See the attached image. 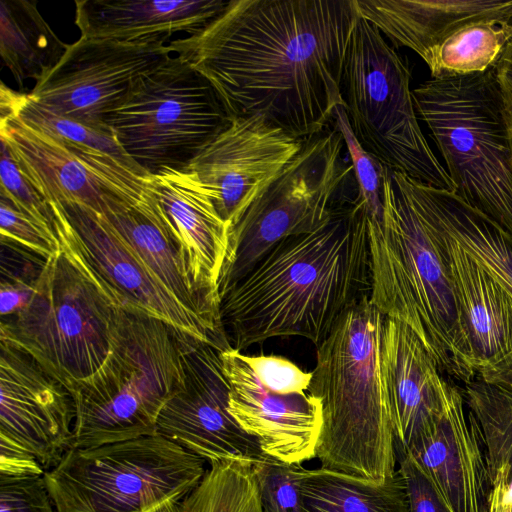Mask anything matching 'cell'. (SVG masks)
Instances as JSON below:
<instances>
[{
	"mask_svg": "<svg viewBox=\"0 0 512 512\" xmlns=\"http://www.w3.org/2000/svg\"><path fill=\"white\" fill-rule=\"evenodd\" d=\"M512 38V23L478 21L444 40L424 60L432 78L485 72L494 67Z\"/></svg>",
	"mask_w": 512,
	"mask_h": 512,
	"instance_id": "obj_31",
	"label": "cell"
},
{
	"mask_svg": "<svg viewBox=\"0 0 512 512\" xmlns=\"http://www.w3.org/2000/svg\"><path fill=\"white\" fill-rule=\"evenodd\" d=\"M0 512H57L44 475H0Z\"/></svg>",
	"mask_w": 512,
	"mask_h": 512,
	"instance_id": "obj_37",
	"label": "cell"
},
{
	"mask_svg": "<svg viewBox=\"0 0 512 512\" xmlns=\"http://www.w3.org/2000/svg\"><path fill=\"white\" fill-rule=\"evenodd\" d=\"M0 91V121L12 117H17L28 99V93L23 94L16 92L11 88L7 87L3 82L1 83Z\"/></svg>",
	"mask_w": 512,
	"mask_h": 512,
	"instance_id": "obj_43",
	"label": "cell"
},
{
	"mask_svg": "<svg viewBox=\"0 0 512 512\" xmlns=\"http://www.w3.org/2000/svg\"><path fill=\"white\" fill-rule=\"evenodd\" d=\"M262 385L277 394L304 393L308 390L312 372H305L290 360L279 356H250L241 353Z\"/></svg>",
	"mask_w": 512,
	"mask_h": 512,
	"instance_id": "obj_38",
	"label": "cell"
},
{
	"mask_svg": "<svg viewBox=\"0 0 512 512\" xmlns=\"http://www.w3.org/2000/svg\"><path fill=\"white\" fill-rule=\"evenodd\" d=\"M384 316L362 299L317 346L308 387L322 407L321 467L383 483L396 471L395 436L380 346Z\"/></svg>",
	"mask_w": 512,
	"mask_h": 512,
	"instance_id": "obj_4",
	"label": "cell"
},
{
	"mask_svg": "<svg viewBox=\"0 0 512 512\" xmlns=\"http://www.w3.org/2000/svg\"><path fill=\"white\" fill-rule=\"evenodd\" d=\"M355 5L394 48L407 47L423 61L467 24L512 23V0H355Z\"/></svg>",
	"mask_w": 512,
	"mask_h": 512,
	"instance_id": "obj_23",
	"label": "cell"
},
{
	"mask_svg": "<svg viewBox=\"0 0 512 512\" xmlns=\"http://www.w3.org/2000/svg\"><path fill=\"white\" fill-rule=\"evenodd\" d=\"M395 453L405 483L408 512H451L413 457L396 442Z\"/></svg>",
	"mask_w": 512,
	"mask_h": 512,
	"instance_id": "obj_39",
	"label": "cell"
},
{
	"mask_svg": "<svg viewBox=\"0 0 512 512\" xmlns=\"http://www.w3.org/2000/svg\"><path fill=\"white\" fill-rule=\"evenodd\" d=\"M219 356L229 384V412L257 440L263 455L288 464L316 458L322 429L320 400L305 392L268 390L233 348Z\"/></svg>",
	"mask_w": 512,
	"mask_h": 512,
	"instance_id": "obj_19",
	"label": "cell"
},
{
	"mask_svg": "<svg viewBox=\"0 0 512 512\" xmlns=\"http://www.w3.org/2000/svg\"><path fill=\"white\" fill-rule=\"evenodd\" d=\"M0 138L21 173L48 203H82L103 212V185L64 140L18 116L0 121Z\"/></svg>",
	"mask_w": 512,
	"mask_h": 512,
	"instance_id": "obj_24",
	"label": "cell"
},
{
	"mask_svg": "<svg viewBox=\"0 0 512 512\" xmlns=\"http://www.w3.org/2000/svg\"><path fill=\"white\" fill-rule=\"evenodd\" d=\"M38 460L21 446L0 438V475L21 477L44 475Z\"/></svg>",
	"mask_w": 512,
	"mask_h": 512,
	"instance_id": "obj_40",
	"label": "cell"
},
{
	"mask_svg": "<svg viewBox=\"0 0 512 512\" xmlns=\"http://www.w3.org/2000/svg\"><path fill=\"white\" fill-rule=\"evenodd\" d=\"M219 350L186 336L184 382L163 406L156 434L204 459L254 462L264 457L255 438L229 412V384Z\"/></svg>",
	"mask_w": 512,
	"mask_h": 512,
	"instance_id": "obj_13",
	"label": "cell"
},
{
	"mask_svg": "<svg viewBox=\"0 0 512 512\" xmlns=\"http://www.w3.org/2000/svg\"><path fill=\"white\" fill-rule=\"evenodd\" d=\"M224 0H76L75 24L90 40L168 41L197 34L227 7Z\"/></svg>",
	"mask_w": 512,
	"mask_h": 512,
	"instance_id": "obj_22",
	"label": "cell"
},
{
	"mask_svg": "<svg viewBox=\"0 0 512 512\" xmlns=\"http://www.w3.org/2000/svg\"><path fill=\"white\" fill-rule=\"evenodd\" d=\"M103 212L178 301L224 332L220 316L200 299L189 283L178 246L152 189L137 202L105 195Z\"/></svg>",
	"mask_w": 512,
	"mask_h": 512,
	"instance_id": "obj_25",
	"label": "cell"
},
{
	"mask_svg": "<svg viewBox=\"0 0 512 512\" xmlns=\"http://www.w3.org/2000/svg\"><path fill=\"white\" fill-rule=\"evenodd\" d=\"M380 365L395 442L407 448L441 416L443 378L418 336L404 323L386 317Z\"/></svg>",
	"mask_w": 512,
	"mask_h": 512,
	"instance_id": "obj_21",
	"label": "cell"
},
{
	"mask_svg": "<svg viewBox=\"0 0 512 512\" xmlns=\"http://www.w3.org/2000/svg\"><path fill=\"white\" fill-rule=\"evenodd\" d=\"M49 204L61 249L45 261L28 304L2 318L0 341L70 391L106 360L128 309L80 250L61 205Z\"/></svg>",
	"mask_w": 512,
	"mask_h": 512,
	"instance_id": "obj_5",
	"label": "cell"
},
{
	"mask_svg": "<svg viewBox=\"0 0 512 512\" xmlns=\"http://www.w3.org/2000/svg\"><path fill=\"white\" fill-rule=\"evenodd\" d=\"M151 189L178 246L189 283L220 316L218 283L228 249V224L208 189L190 169H166L152 175Z\"/></svg>",
	"mask_w": 512,
	"mask_h": 512,
	"instance_id": "obj_20",
	"label": "cell"
},
{
	"mask_svg": "<svg viewBox=\"0 0 512 512\" xmlns=\"http://www.w3.org/2000/svg\"><path fill=\"white\" fill-rule=\"evenodd\" d=\"M443 397L444 409L437 422L404 449L451 512H489L492 487L481 427L463 391L444 379Z\"/></svg>",
	"mask_w": 512,
	"mask_h": 512,
	"instance_id": "obj_18",
	"label": "cell"
},
{
	"mask_svg": "<svg viewBox=\"0 0 512 512\" xmlns=\"http://www.w3.org/2000/svg\"><path fill=\"white\" fill-rule=\"evenodd\" d=\"M0 351V438L30 452L46 472L72 448V396L26 353L2 341Z\"/></svg>",
	"mask_w": 512,
	"mask_h": 512,
	"instance_id": "obj_17",
	"label": "cell"
},
{
	"mask_svg": "<svg viewBox=\"0 0 512 512\" xmlns=\"http://www.w3.org/2000/svg\"><path fill=\"white\" fill-rule=\"evenodd\" d=\"M301 498L303 512H408L398 469L383 483L323 467L309 469Z\"/></svg>",
	"mask_w": 512,
	"mask_h": 512,
	"instance_id": "obj_29",
	"label": "cell"
},
{
	"mask_svg": "<svg viewBox=\"0 0 512 512\" xmlns=\"http://www.w3.org/2000/svg\"><path fill=\"white\" fill-rule=\"evenodd\" d=\"M336 126L304 140L299 152L229 230L218 291L221 296L281 240L315 230L356 185Z\"/></svg>",
	"mask_w": 512,
	"mask_h": 512,
	"instance_id": "obj_11",
	"label": "cell"
},
{
	"mask_svg": "<svg viewBox=\"0 0 512 512\" xmlns=\"http://www.w3.org/2000/svg\"><path fill=\"white\" fill-rule=\"evenodd\" d=\"M437 224L512 294V235L455 193L417 180Z\"/></svg>",
	"mask_w": 512,
	"mask_h": 512,
	"instance_id": "obj_26",
	"label": "cell"
},
{
	"mask_svg": "<svg viewBox=\"0 0 512 512\" xmlns=\"http://www.w3.org/2000/svg\"><path fill=\"white\" fill-rule=\"evenodd\" d=\"M186 336L159 319L125 310L106 360L69 391L75 408L72 447L156 434L163 406L184 382Z\"/></svg>",
	"mask_w": 512,
	"mask_h": 512,
	"instance_id": "obj_6",
	"label": "cell"
},
{
	"mask_svg": "<svg viewBox=\"0 0 512 512\" xmlns=\"http://www.w3.org/2000/svg\"><path fill=\"white\" fill-rule=\"evenodd\" d=\"M67 47L41 16L36 2L1 1V58L21 88L27 79L41 81L60 61Z\"/></svg>",
	"mask_w": 512,
	"mask_h": 512,
	"instance_id": "obj_28",
	"label": "cell"
},
{
	"mask_svg": "<svg viewBox=\"0 0 512 512\" xmlns=\"http://www.w3.org/2000/svg\"><path fill=\"white\" fill-rule=\"evenodd\" d=\"M263 512H303L301 485L309 469L270 457L252 462Z\"/></svg>",
	"mask_w": 512,
	"mask_h": 512,
	"instance_id": "obj_34",
	"label": "cell"
},
{
	"mask_svg": "<svg viewBox=\"0 0 512 512\" xmlns=\"http://www.w3.org/2000/svg\"><path fill=\"white\" fill-rule=\"evenodd\" d=\"M335 126L342 134L368 219L381 223L383 219V184L388 168L359 142L343 105L334 113Z\"/></svg>",
	"mask_w": 512,
	"mask_h": 512,
	"instance_id": "obj_33",
	"label": "cell"
},
{
	"mask_svg": "<svg viewBox=\"0 0 512 512\" xmlns=\"http://www.w3.org/2000/svg\"><path fill=\"white\" fill-rule=\"evenodd\" d=\"M411 78L406 58L359 16L342 77L344 108L355 136L390 170L455 193L419 125Z\"/></svg>",
	"mask_w": 512,
	"mask_h": 512,
	"instance_id": "obj_8",
	"label": "cell"
},
{
	"mask_svg": "<svg viewBox=\"0 0 512 512\" xmlns=\"http://www.w3.org/2000/svg\"><path fill=\"white\" fill-rule=\"evenodd\" d=\"M153 512H263L252 463L240 459L212 462L194 490Z\"/></svg>",
	"mask_w": 512,
	"mask_h": 512,
	"instance_id": "obj_30",
	"label": "cell"
},
{
	"mask_svg": "<svg viewBox=\"0 0 512 512\" xmlns=\"http://www.w3.org/2000/svg\"><path fill=\"white\" fill-rule=\"evenodd\" d=\"M303 142L260 115L236 117L187 169L208 189L230 230Z\"/></svg>",
	"mask_w": 512,
	"mask_h": 512,
	"instance_id": "obj_15",
	"label": "cell"
},
{
	"mask_svg": "<svg viewBox=\"0 0 512 512\" xmlns=\"http://www.w3.org/2000/svg\"><path fill=\"white\" fill-rule=\"evenodd\" d=\"M355 0H231L197 34L170 41L231 118L260 115L305 140L345 105L342 77Z\"/></svg>",
	"mask_w": 512,
	"mask_h": 512,
	"instance_id": "obj_1",
	"label": "cell"
},
{
	"mask_svg": "<svg viewBox=\"0 0 512 512\" xmlns=\"http://www.w3.org/2000/svg\"><path fill=\"white\" fill-rule=\"evenodd\" d=\"M404 182L440 245L476 378L491 382L512 372V294L437 224L417 180L405 175Z\"/></svg>",
	"mask_w": 512,
	"mask_h": 512,
	"instance_id": "obj_16",
	"label": "cell"
},
{
	"mask_svg": "<svg viewBox=\"0 0 512 512\" xmlns=\"http://www.w3.org/2000/svg\"><path fill=\"white\" fill-rule=\"evenodd\" d=\"M59 204L70 222L80 250L93 268L121 296L129 311L159 319L219 351L232 348L223 331L172 295L104 212L82 203Z\"/></svg>",
	"mask_w": 512,
	"mask_h": 512,
	"instance_id": "obj_14",
	"label": "cell"
},
{
	"mask_svg": "<svg viewBox=\"0 0 512 512\" xmlns=\"http://www.w3.org/2000/svg\"><path fill=\"white\" fill-rule=\"evenodd\" d=\"M383 219H368L370 301L386 318L407 325L441 373L476 378L461 329L454 289L436 235L403 181L388 168Z\"/></svg>",
	"mask_w": 512,
	"mask_h": 512,
	"instance_id": "obj_3",
	"label": "cell"
},
{
	"mask_svg": "<svg viewBox=\"0 0 512 512\" xmlns=\"http://www.w3.org/2000/svg\"><path fill=\"white\" fill-rule=\"evenodd\" d=\"M206 464L154 434L72 447L44 478L57 512H153L194 490Z\"/></svg>",
	"mask_w": 512,
	"mask_h": 512,
	"instance_id": "obj_9",
	"label": "cell"
},
{
	"mask_svg": "<svg viewBox=\"0 0 512 512\" xmlns=\"http://www.w3.org/2000/svg\"><path fill=\"white\" fill-rule=\"evenodd\" d=\"M231 120L211 83L169 56L136 79L105 124L125 153L155 175L187 168Z\"/></svg>",
	"mask_w": 512,
	"mask_h": 512,
	"instance_id": "obj_10",
	"label": "cell"
},
{
	"mask_svg": "<svg viewBox=\"0 0 512 512\" xmlns=\"http://www.w3.org/2000/svg\"><path fill=\"white\" fill-rule=\"evenodd\" d=\"M493 69L504 105L512 119V38L505 44Z\"/></svg>",
	"mask_w": 512,
	"mask_h": 512,
	"instance_id": "obj_42",
	"label": "cell"
},
{
	"mask_svg": "<svg viewBox=\"0 0 512 512\" xmlns=\"http://www.w3.org/2000/svg\"><path fill=\"white\" fill-rule=\"evenodd\" d=\"M1 240L8 241L44 261L61 249L59 239L50 236L34 220L15 209L5 198L0 197Z\"/></svg>",
	"mask_w": 512,
	"mask_h": 512,
	"instance_id": "obj_36",
	"label": "cell"
},
{
	"mask_svg": "<svg viewBox=\"0 0 512 512\" xmlns=\"http://www.w3.org/2000/svg\"><path fill=\"white\" fill-rule=\"evenodd\" d=\"M171 56L164 41L116 42L80 37L28 96L49 111L111 131L106 116L141 75Z\"/></svg>",
	"mask_w": 512,
	"mask_h": 512,
	"instance_id": "obj_12",
	"label": "cell"
},
{
	"mask_svg": "<svg viewBox=\"0 0 512 512\" xmlns=\"http://www.w3.org/2000/svg\"><path fill=\"white\" fill-rule=\"evenodd\" d=\"M465 402L477 418L489 459V512H512V372L465 385Z\"/></svg>",
	"mask_w": 512,
	"mask_h": 512,
	"instance_id": "obj_27",
	"label": "cell"
},
{
	"mask_svg": "<svg viewBox=\"0 0 512 512\" xmlns=\"http://www.w3.org/2000/svg\"><path fill=\"white\" fill-rule=\"evenodd\" d=\"M1 192L15 209L40 225L50 236L59 239L56 233L55 216L50 204L24 177L14 161L6 143L1 140Z\"/></svg>",
	"mask_w": 512,
	"mask_h": 512,
	"instance_id": "obj_35",
	"label": "cell"
},
{
	"mask_svg": "<svg viewBox=\"0 0 512 512\" xmlns=\"http://www.w3.org/2000/svg\"><path fill=\"white\" fill-rule=\"evenodd\" d=\"M370 292L368 215L357 195L338 203L315 230L268 250L220 296V318L239 352L283 336L319 346Z\"/></svg>",
	"mask_w": 512,
	"mask_h": 512,
	"instance_id": "obj_2",
	"label": "cell"
},
{
	"mask_svg": "<svg viewBox=\"0 0 512 512\" xmlns=\"http://www.w3.org/2000/svg\"><path fill=\"white\" fill-rule=\"evenodd\" d=\"M456 192L512 235V119L491 68L412 90Z\"/></svg>",
	"mask_w": 512,
	"mask_h": 512,
	"instance_id": "obj_7",
	"label": "cell"
},
{
	"mask_svg": "<svg viewBox=\"0 0 512 512\" xmlns=\"http://www.w3.org/2000/svg\"><path fill=\"white\" fill-rule=\"evenodd\" d=\"M18 117L40 131L107 153L135 171L150 175L125 153L111 131L95 129L74 119L55 114L30 99L29 96Z\"/></svg>",
	"mask_w": 512,
	"mask_h": 512,
	"instance_id": "obj_32",
	"label": "cell"
},
{
	"mask_svg": "<svg viewBox=\"0 0 512 512\" xmlns=\"http://www.w3.org/2000/svg\"><path fill=\"white\" fill-rule=\"evenodd\" d=\"M36 280L23 276L2 277L0 289L1 317H8L23 309L29 302Z\"/></svg>",
	"mask_w": 512,
	"mask_h": 512,
	"instance_id": "obj_41",
	"label": "cell"
}]
</instances>
